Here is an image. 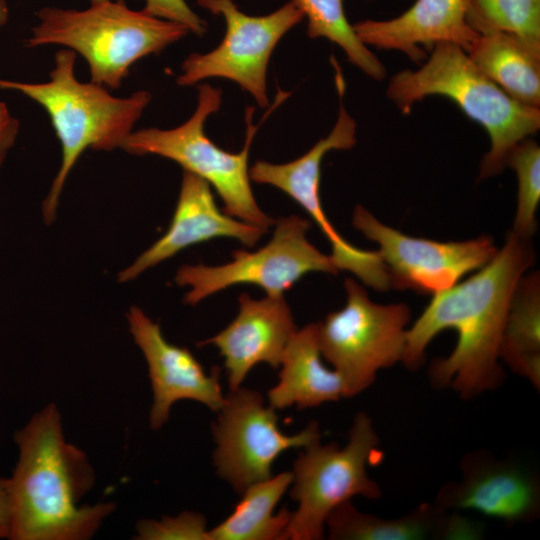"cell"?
I'll use <instances>...</instances> for the list:
<instances>
[{"mask_svg":"<svg viewBox=\"0 0 540 540\" xmlns=\"http://www.w3.org/2000/svg\"><path fill=\"white\" fill-rule=\"evenodd\" d=\"M534 262L531 239L510 230L503 246L483 267L433 294L407 329L401 362L409 370L418 369L431 340L453 329L456 346L447 357L431 364V384L450 387L463 399L497 388L503 381L499 350L510 300L519 279Z\"/></svg>","mask_w":540,"mask_h":540,"instance_id":"obj_1","label":"cell"},{"mask_svg":"<svg viewBox=\"0 0 540 540\" xmlns=\"http://www.w3.org/2000/svg\"><path fill=\"white\" fill-rule=\"evenodd\" d=\"M19 458L9 478L12 540L91 538L115 504L81 505L94 484L86 454L65 440L54 404L37 412L15 434Z\"/></svg>","mask_w":540,"mask_h":540,"instance_id":"obj_2","label":"cell"},{"mask_svg":"<svg viewBox=\"0 0 540 540\" xmlns=\"http://www.w3.org/2000/svg\"><path fill=\"white\" fill-rule=\"evenodd\" d=\"M75 60L73 50H59L50 80L44 83L0 78V89L19 91L46 110L61 144V165L43 202L47 224L55 219L64 184L80 155L88 148L121 147L151 101L148 91L115 97L101 85L80 82L74 73Z\"/></svg>","mask_w":540,"mask_h":540,"instance_id":"obj_3","label":"cell"},{"mask_svg":"<svg viewBox=\"0 0 540 540\" xmlns=\"http://www.w3.org/2000/svg\"><path fill=\"white\" fill-rule=\"evenodd\" d=\"M432 49L421 68L403 70L390 79L387 96L404 114L427 96L452 100L489 136L490 149L480 163L479 178L501 173L510 151L539 130L540 109L511 98L474 65L460 46L439 43Z\"/></svg>","mask_w":540,"mask_h":540,"instance_id":"obj_4","label":"cell"},{"mask_svg":"<svg viewBox=\"0 0 540 540\" xmlns=\"http://www.w3.org/2000/svg\"><path fill=\"white\" fill-rule=\"evenodd\" d=\"M26 40L29 48L63 45L88 63L91 82L119 88L139 59L158 54L185 37L182 24L128 8L124 0L91 4L85 10L44 7Z\"/></svg>","mask_w":540,"mask_h":540,"instance_id":"obj_5","label":"cell"},{"mask_svg":"<svg viewBox=\"0 0 540 540\" xmlns=\"http://www.w3.org/2000/svg\"><path fill=\"white\" fill-rule=\"evenodd\" d=\"M222 92L209 84L198 86L192 116L173 129L145 128L131 132L120 148L134 155L154 154L181 165L209 185L223 201L224 212L245 223L268 230L274 221L257 204L250 185L248 160L258 125H252V108L246 111L247 133L238 153L218 147L204 132L206 119L219 110Z\"/></svg>","mask_w":540,"mask_h":540,"instance_id":"obj_6","label":"cell"},{"mask_svg":"<svg viewBox=\"0 0 540 540\" xmlns=\"http://www.w3.org/2000/svg\"><path fill=\"white\" fill-rule=\"evenodd\" d=\"M380 439L370 417L359 412L347 444L321 445L320 440L304 449L294 461L290 497L298 503L286 531V540H320L325 535L329 513L355 496L377 499L379 485L367 474V465L381 458Z\"/></svg>","mask_w":540,"mask_h":540,"instance_id":"obj_7","label":"cell"},{"mask_svg":"<svg viewBox=\"0 0 540 540\" xmlns=\"http://www.w3.org/2000/svg\"><path fill=\"white\" fill-rule=\"evenodd\" d=\"M346 304L318 323L322 357L342 376L348 397L375 381L377 372L401 362L411 310L406 303L379 304L356 280L345 279Z\"/></svg>","mask_w":540,"mask_h":540,"instance_id":"obj_8","label":"cell"},{"mask_svg":"<svg viewBox=\"0 0 540 540\" xmlns=\"http://www.w3.org/2000/svg\"><path fill=\"white\" fill-rule=\"evenodd\" d=\"M311 222L298 215L281 217L271 240L254 252L236 250L231 262L219 266L183 265L175 276L178 286H189L184 302L196 305L227 287L248 283L267 296H282L310 272L337 274L330 255L311 244L306 235Z\"/></svg>","mask_w":540,"mask_h":540,"instance_id":"obj_9","label":"cell"},{"mask_svg":"<svg viewBox=\"0 0 540 540\" xmlns=\"http://www.w3.org/2000/svg\"><path fill=\"white\" fill-rule=\"evenodd\" d=\"M199 6L226 22L222 42L212 51L192 53L182 63L180 86H191L212 77L239 84L261 108L269 105L266 72L275 46L305 16L295 0L264 16H250L233 0H197Z\"/></svg>","mask_w":540,"mask_h":540,"instance_id":"obj_10","label":"cell"},{"mask_svg":"<svg viewBox=\"0 0 540 540\" xmlns=\"http://www.w3.org/2000/svg\"><path fill=\"white\" fill-rule=\"evenodd\" d=\"M212 425L216 443L214 466L220 478L240 495L252 484L273 476L272 465L285 450L319 441L317 422H310L295 435H285L278 427L272 406L252 389L230 390Z\"/></svg>","mask_w":540,"mask_h":540,"instance_id":"obj_11","label":"cell"},{"mask_svg":"<svg viewBox=\"0 0 540 540\" xmlns=\"http://www.w3.org/2000/svg\"><path fill=\"white\" fill-rule=\"evenodd\" d=\"M355 144L356 122L341 103L331 132L308 152L284 164L257 161L249 169V176L256 183L280 189L308 213L329 242L330 257L338 271H349L364 285L386 291L390 289L389 276L378 251L360 249L345 240L327 218L321 202L323 157L331 150H348Z\"/></svg>","mask_w":540,"mask_h":540,"instance_id":"obj_12","label":"cell"},{"mask_svg":"<svg viewBox=\"0 0 540 540\" xmlns=\"http://www.w3.org/2000/svg\"><path fill=\"white\" fill-rule=\"evenodd\" d=\"M353 226L378 245L392 289L435 294L483 267L496 254L486 235L463 241H437L406 235L356 206Z\"/></svg>","mask_w":540,"mask_h":540,"instance_id":"obj_13","label":"cell"},{"mask_svg":"<svg viewBox=\"0 0 540 540\" xmlns=\"http://www.w3.org/2000/svg\"><path fill=\"white\" fill-rule=\"evenodd\" d=\"M461 472L460 481L439 490L435 504L441 509L474 511L508 523L529 522L539 514L538 480L519 463L478 450L463 457Z\"/></svg>","mask_w":540,"mask_h":540,"instance_id":"obj_14","label":"cell"},{"mask_svg":"<svg viewBox=\"0 0 540 540\" xmlns=\"http://www.w3.org/2000/svg\"><path fill=\"white\" fill-rule=\"evenodd\" d=\"M126 317L148 365L153 391L151 428L160 429L168 421L172 405L180 400H194L219 411L225 398L219 382L220 369L213 367L207 374L188 349L169 343L159 324L139 307L132 306Z\"/></svg>","mask_w":540,"mask_h":540,"instance_id":"obj_15","label":"cell"},{"mask_svg":"<svg viewBox=\"0 0 540 540\" xmlns=\"http://www.w3.org/2000/svg\"><path fill=\"white\" fill-rule=\"evenodd\" d=\"M267 230L221 212L210 185L184 171L176 209L165 234L118 274L119 282L140 274L192 245L216 238H233L254 246Z\"/></svg>","mask_w":540,"mask_h":540,"instance_id":"obj_16","label":"cell"},{"mask_svg":"<svg viewBox=\"0 0 540 540\" xmlns=\"http://www.w3.org/2000/svg\"><path fill=\"white\" fill-rule=\"evenodd\" d=\"M235 319L221 332L198 345L212 344L224 358L230 390L237 389L258 363L280 367L285 348L297 327L284 296L239 298Z\"/></svg>","mask_w":540,"mask_h":540,"instance_id":"obj_17","label":"cell"},{"mask_svg":"<svg viewBox=\"0 0 540 540\" xmlns=\"http://www.w3.org/2000/svg\"><path fill=\"white\" fill-rule=\"evenodd\" d=\"M471 0H416L400 16L390 20H363L353 25L365 45L397 50L420 63L439 43H453L466 52L479 33L469 22Z\"/></svg>","mask_w":540,"mask_h":540,"instance_id":"obj_18","label":"cell"},{"mask_svg":"<svg viewBox=\"0 0 540 540\" xmlns=\"http://www.w3.org/2000/svg\"><path fill=\"white\" fill-rule=\"evenodd\" d=\"M322 358L318 325L297 329L283 353L279 382L268 392L269 405L275 410L294 404L305 409L348 397L342 376L327 368Z\"/></svg>","mask_w":540,"mask_h":540,"instance_id":"obj_19","label":"cell"},{"mask_svg":"<svg viewBox=\"0 0 540 540\" xmlns=\"http://www.w3.org/2000/svg\"><path fill=\"white\" fill-rule=\"evenodd\" d=\"M467 51L474 65L519 103L540 107V47L499 30L479 33Z\"/></svg>","mask_w":540,"mask_h":540,"instance_id":"obj_20","label":"cell"},{"mask_svg":"<svg viewBox=\"0 0 540 540\" xmlns=\"http://www.w3.org/2000/svg\"><path fill=\"white\" fill-rule=\"evenodd\" d=\"M500 360L540 388V277L526 272L508 308L499 350Z\"/></svg>","mask_w":540,"mask_h":540,"instance_id":"obj_21","label":"cell"},{"mask_svg":"<svg viewBox=\"0 0 540 540\" xmlns=\"http://www.w3.org/2000/svg\"><path fill=\"white\" fill-rule=\"evenodd\" d=\"M291 483L292 472H282L249 486L229 517L209 530L210 540H286L292 512H273Z\"/></svg>","mask_w":540,"mask_h":540,"instance_id":"obj_22","label":"cell"},{"mask_svg":"<svg viewBox=\"0 0 540 540\" xmlns=\"http://www.w3.org/2000/svg\"><path fill=\"white\" fill-rule=\"evenodd\" d=\"M445 510L424 503L397 519H384L359 511L346 501L327 516L325 526L332 540H422L432 538Z\"/></svg>","mask_w":540,"mask_h":540,"instance_id":"obj_23","label":"cell"},{"mask_svg":"<svg viewBox=\"0 0 540 540\" xmlns=\"http://www.w3.org/2000/svg\"><path fill=\"white\" fill-rule=\"evenodd\" d=\"M308 19L310 38L323 37L337 44L348 60L367 76L381 80L386 75L384 65L358 38L345 15L343 0H295Z\"/></svg>","mask_w":540,"mask_h":540,"instance_id":"obj_24","label":"cell"},{"mask_svg":"<svg viewBox=\"0 0 540 540\" xmlns=\"http://www.w3.org/2000/svg\"><path fill=\"white\" fill-rule=\"evenodd\" d=\"M469 22L478 33L504 31L540 47V0H471Z\"/></svg>","mask_w":540,"mask_h":540,"instance_id":"obj_25","label":"cell"},{"mask_svg":"<svg viewBox=\"0 0 540 540\" xmlns=\"http://www.w3.org/2000/svg\"><path fill=\"white\" fill-rule=\"evenodd\" d=\"M513 168L518 180L517 208L512 231L532 239L537 229L536 212L540 201V147L529 137L508 154L506 167Z\"/></svg>","mask_w":540,"mask_h":540,"instance_id":"obj_26","label":"cell"},{"mask_svg":"<svg viewBox=\"0 0 540 540\" xmlns=\"http://www.w3.org/2000/svg\"><path fill=\"white\" fill-rule=\"evenodd\" d=\"M140 540H210L206 518L197 512L185 511L176 517L161 520H140L136 526Z\"/></svg>","mask_w":540,"mask_h":540,"instance_id":"obj_27","label":"cell"},{"mask_svg":"<svg viewBox=\"0 0 540 540\" xmlns=\"http://www.w3.org/2000/svg\"><path fill=\"white\" fill-rule=\"evenodd\" d=\"M142 11L150 16L184 25L189 32L203 36L207 24L188 6L185 0H145Z\"/></svg>","mask_w":540,"mask_h":540,"instance_id":"obj_28","label":"cell"},{"mask_svg":"<svg viewBox=\"0 0 540 540\" xmlns=\"http://www.w3.org/2000/svg\"><path fill=\"white\" fill-rule=\"evenodd\" d=\"M484 535V526L478 520L473 519L453 510L441 515L435 528L433 539L440 540H478Z\"/></svg>","mask_w":540,"mask_h":540,"instance_id":"obj_29","label":"cell"},{"mask_svg":"<svg viewBox=\"0 0 540 540\" xmlns=\"http://www.w3.org/2000/svg\"><path fill=\"white\" fill-rule=\"evenodd\" d=\"M19 128L18 119L11 114L6 103L0 101V167L16 141Z\"/></svg>","mask_w":540,"mask_h":540,"instance_id":"obj_30","label":"cell"},{"mask_svg":"<svg viewBox=\"0 0 540 540\" xmlns=\"http://www.w3.org/2000/svg\"><path fill=\"white\" fill-rule=\"evenodd\" d=\"M12 502L9 480L0 477V538L11 537Z\"/></svg>","mask_w":540,"mask_h":540,"instance_id":"obj_31","label":"cell"},{"mask_svg":"<svg viewBox=\"0 0 540 540\" xmlns=\"http://www.w3.org/2000/svg\"><path fill=\"white\" fill-rule=\"evenodd\" d=\"M9 17V9L6 0H0V27L5 25Z\"/></svg>","mask_w":540,"mask_h":540,"instance_id":"obj_32","label":"cell"},{"mask_svg":"<svg viewBox=\"0 0 540 540\" xmlns=\"http://www.w3.org/2000/svg\"><path fill=\"white\" fill-rule=\"evenodd\" d=\"M105 1H108V0H90L91 4H97V3H101Z\"/></svg>","mask_w":540,"mask_h":540,"instance_id":"obj_33","label":"cell"}]
</instances>
